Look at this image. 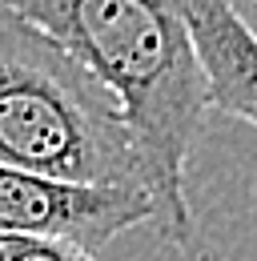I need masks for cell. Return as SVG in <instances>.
Here are the masks:
<instances>
[{"label": "cell", "mask_w": 257, "mask_h": 261, "mask_svg": "<svg viewBox=\"0 0 257 261\" xmlns=\"http://www.w3.org/2000/svg\"><path fill=\"white\" fill-rule=\"evenodd\" d=\"M0 165L149 193L117 97L44 29L0 0Z\"/></svg>", "instance_id": "obj_2"}, {"label": "cell", "mask_w": 257, "mask_h": 261, "mask_svg": "<svg viewBox=\"0 0 257 261\" xmlns=\"http://www.w3.org/2000/svg\"><path fill=\"white\" fill-rule=\"evenodd\" d=\"M68 48L117 97L149 169V197L169 241L193 237L185 173L209 93L185 0H4Z\"/></svg>", "instance_id": "obj_1"}, {"label": "cell", "mask_w": 257, "mask_h": 261, "mask_svg": "<svg viewBox=\"0 0 257 261\" xmlns=\"http://www.w3.org/2000/svg\"><path fill=\"white\" fill-rule=\"evenodd\" d=\"M0 261H8V257H4V237H0Z\"/></svg>", "instance_id": "obj_6"}, {"label": "cell", "mask_w": 257, "mask_h": 261, "mask_svg": "<svg viewBox=\"0 0 257 261\" xmlns=\"http://www.w3.org/2000/svg\"><path fill=\"white\" fill-rule=\"evenodd\" d=\"M4 257L8 261H96L85 245L61 241V237H4Z\"/></svg>", "instance_id": "obj_5"}, {"label": "cell", "mask_w": 257, "mask_h": 261, "mask_svg": "<svg viewBox=\"0 0 257 261\" xmlns=\"http://www.w3.org/2000/svg\"><path fill=\"white\" fill-rule=\"evenodd\" d=\"M153 197L125 185H93L20 165H0V233L61 237L85 249L153 221Z\"/></svg>", "instance_id": "obj_3"}, {"label": "cell", "mask_w": 257, "mask_h": 261, "mask_svg": "<svg viewBox=\"0 0 257 261\" xmlns=\"http://www.w3.org/2000/svg\"><path fill=\"white\" fill-rule=\"evenodd\" d=\"M185 16L209 109L257 129V33L233 0H185Z\"/></svg>", "instance_id": "obj_4"}]
</instances>
